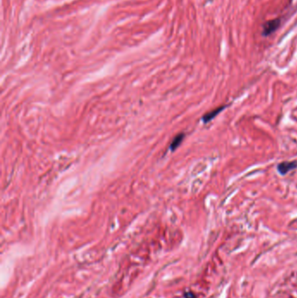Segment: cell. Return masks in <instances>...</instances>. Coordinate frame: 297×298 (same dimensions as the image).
I'll list each match as a JSON object with an SVG mask.
<instances>
[{"mask_svg":"<svg viewBox=\"0 0 297 298\" xmlns=\"http://www.w3.org/2000/svg\"><path fill=\"white\" fill-rule=\"evenodd\" d=\"M225 108H226V106H219V107L215 108L214 110H212V111L206 113L205 115L202 117V120H203V122H204V123H208V122L211 121L213 119H215L218 114H220V113H221Z\"/></svg>","mask_w":297,"mask_h":298,"instance_id":"obj_3","label":"cell"},{"mask_svg":"<svg viewBox=\"0 0 297 298\" xmlns=\"http://www.w3.org/2000/svg\"><path fill=\"white\" fill-rule=\"evenodd\" d=\"M185 297L186 298H195V297L193 293H190V292H188V293H186V294H185Z\"/></svg>","mask_w":297,"mask_h":298,"instance_id":"obj_5","label":"cell"},{"mask_svg":"<svg viewBox=\"0 0 297 298\" xmlns=\"http://www.w3.org/2000/svg\"><path fill=\"white\" fill-rule=\"evenodd\" d=\"M184 137H185L184 134H178V135H176V136L174 138V140H172L171 144H170L169 149H170L171 151L176 150V148H177L181 144V142H182Z\"/></svg>","mask_w":297,"mask_h":298,"instance_id":"obj_4","label":"cell"},{"mask_svg":"<svg viewBox=\"0 0 297 298\" xmlns=\"http://www.w3.org/2000/svg\"><path fill=\"white\" fill-rule=\"evenodd\" d=\"M296 167V161H283L277 165V170L281 175H287L289 171H291Z\"/></svg>","mask_w":297,"mask_h":298,"instance_id":"obj_2","label":"cell"},{"mask_svg":"<svg viewBox=\"0 0 297 298\" xmlns=\"http://www.w3.org/2000/svg\"><path fill=\"white\" fill-rule=\"evenodd\" d=\"M281 25V20L279 19H273V20L267 21L263 25V30H262V34L263 36H269L273 32L276 31L278 27Z\"/></svg>","mask_w":297,"mask_h":298,"instance_id":"obj_1","label":"cell"}]
</instances>
